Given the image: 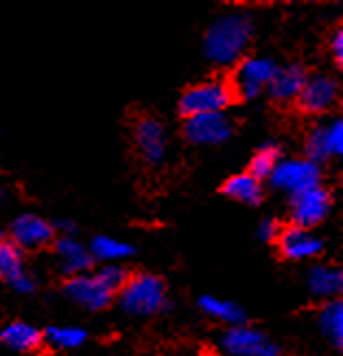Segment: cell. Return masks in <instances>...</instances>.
<instances>
[{"label": "cell", "instance_id": "5", "mask_svg": "<svg viewBox=\"0 0 343 356\" xmlns=\"http://www.w3.org/2000/svg\"><path fill=\"white\" fill-rule=\"evenodd\" d=\"M278 66L269 57H247L237 68V83H234V95L243 99H254L260 95L264 86H269L271 76L276 74Z\"/></svg>", "mask_w": 343, "mask_h": 356}, {"label": "cell", "instance_id": "16", "mask_svg": "<svg viewBox=\"0 0 343 356\" xmlns=\"http://www.w3.org/2000/svg\"><path fill=\"white\" fill-rule=\"evenodd\" d=\"M306 79H308V74L302 66H298V64L285 66V68L276 70L267 90L276 101H291V99H298Z\"/></svg>", "mask_w": 343, "mask_h": 356}, {"label": "cell", "instance_id": "11", "mask_svg": "<svg viewBox=\"0 0 343 356\" xmlns=\"http://www.w3.org/2000/svg\"><path fill=\"white\" fill-rule=\"evenodd\" d=\"M66 296L88 311H101L112 302V293L107 291L97 275L90 273H79L72 275L66 282Z\"/></svg>", "mask_w": 343, "mask_h": 356}, {"label": "cell", "instance_id": "1", "mask_svg": "<svg viewBox=\"0 0 343 356\" xmlns=\"http://www.w3.org/2000/svg\"><path fill=\"white\" fill-rule=\"evenodd\" d=\"M252 38V20L245 11H230L219 15L206 31L204 49L210 61L219 66L234 64L247 49Z\"/></svg>", "mask_w": 343, "mask_h": 356}, {"label": "cell", "instance_id": "10", "mask_svg": "<svg viewBox=\"0 0 343 356\" xmlns=\"http://www.w3.org/2000/svg\"><path fill=\"white\" fill-rule=\"evenodd\" d=\"M223 348L234 356H278L276 343L247 326H232L223 337Z\"/></svg>", "mask_w": 343, "mask_h": 356}, {"label": "cell", "instance_id": "18", "mask_svg": "<svg viewBox=\"0 0 343 356\" xmlns=\"http://www.w3.org/2000/svg\"><path fill=\"white\" fill-rule=\"evenodd\" d=\"M308 289L319 298H337L343 289V273L337 267L317 265L308 273Z\"/></svg>", "mask_w": 343, "mask_h": 356}, {"label": "cell", "instance_id": "6", "mask_svg": "<svg viewBox=\"0 0 343 356\" xmlns=\"http://www.w3.org/2000/svg\"><path fill=\"white\" fill-rule=\"evenodd\" d=\"M184 136L193 145H221L232 136V122L223 112L189 116L184 122Z\"/></svg>", "mask_w": 343, "mask_h": 356}, {"label": "cell", "instance_id": "32", "mask_svg": "<svg viewBox=\"0 0 343 356\" xmlns=\"http://www.w3.org/2000/svg\"><path fill=\"white\" fill-rule=\"evenodd\" d=\"M189 356H204V354H189Z\"/></svg>", "mask_w": 343, "mask_h": 356}, {"label": "cell", "instance_id": "9", "mask_svg": "<svg viewBox=\"0 0 343 356\" xmlns=\"http://www.w3.org/2000/svg\"><path fill=\"white\" fill-rule=\"evenodd\" d=\"M308 160L315 164L321 160H328L343 153V120L333 118L324 125H315L306 138Z\"/></svg>", "mask_w": 343, "mask_h": 356}, {"label": "cell", "instance_id": "20", "mask_svg": "<svg viewBox=\"0 0 343 356\" xmlns=\"http://www.w3.org/2000/svg\"><path fill=\"white\" fill-rule=\"evenodd\" d=\"M317 319H319L321 332L328 337L337 348H341L343 346V302L339 300L326 302Z\"/></svg>", "mask_w": 343, "mask_h": 356}, {"label": "cell", "instance_id": "17", "mask_svg": "<svg viewBox=\"0 0 343 356\" xmlns=\"http://www.w3.org/2000/svg\"><path fill=\"white\" fill-rule=\"evenodd\" d=\"M0 341L7 348L18 350V352H31L40 348L42 343V332L26 321H11L9 326L0 330Z\"/></svg>", "mask_w": 343, "mask_h": 356}, {"label": "cell", "instance_id": "31", "mask_svg": "<svg viewBox=\"0 0 343 356\" xmlns=\"http://www.w3.org/2000/svg\"><path fill=\"white\" fill-rule=\"evenodd\" d=\"M0 243H3V229H0Z\"/></svg>", "mask_w": 343, "mask_h": 356}, {"label": "cell", "instance_id": "3", "mask_svg": "<svg viewBox=\"0 0 343 356\" xmlns=\"http://www.w3.org/2000/svg\"><path fill=\"white\" fill-rule=\"evenodd\" d=\"M234 101V90L223 79H208L191 86L180 99V112L189 118L197 114L223 112Z\"/></svg>", "mask_w": 343, "mask_h": 356}, {"label": "cell", "instance_id": "12", "mask_svg": "<svg viewBox=\"0 0 343 356\" xmlns=\"http://www.w3.org/2000/svg\"><path fill=\"white\" fill-rule=\"evenodd\" d=\"M136 147L149 164H160L166 153V134L158 118L145 116L136 122L134 129Z\"/></svg>", "mask_w": 343, "mask_h": 356}, {"label": "cell", "instance_id": "28", "mask_svg": "<svg viewBox=\"0 0 343 356\" xmlns=\"http://www.w3.org/2000/svg\"><path fill=\"white\" fill-rule=\"evenodd\" d=\"M13 286V291L22 293V296H26V293H33L35 291V280L31 277L29 273H22L20 277H15L13 282H9Z\"/></svg>", "mask_w": 343, "mask_h": 356}, {"label": "cell", "instance_id": "13", "mask_svg": "<svg viewBox=\"0 0 343 356\" xmlns=\"http://www.w3.org/2000/svg\"><path fill=\"white\" fill-rule=\"evenodd\" d=\"M278 245H280V252L289 260H310V258H315L324 247V243L313 232L298 227V225L282 227V232H280V236H278Z\"/></svg>", "mask_w": 343, "mask_h": 356}, {"label": "cell", "instance_id": "7", "mask_svg": "<svg viewBox=\"0 0 343 356\" xmlns=\"http://www.w3.org/2000/svg\"><path fill=\"white\" fill-rule=\"evenodd\" d=\"M339 99V83L328 74H313L308 76L304 88L298 95L300 110L306 114H324Z\"/></svg>", "mask_w": 343, "mask_h": 356}, {"label": "cell", "instance_id": "2", "mask_svg": "<svg viewBox=\"0 0 343 356\" xmlns=\"http://www.w3.org/2000/svg\"><path fill=\"white\" fill-rule=\"evenodd\" d=\"M120 306L134 317H151L164 311L166 286L162 277L153 273H136L120 289Z\"/></svg>", "mask_w": 343, "mask_h": 356}, {"label": "cell", "instance_id": "29", "mask_svg": "<svg viewBox=\"0 0 343 356\" xmlns=\"http://www.w3.org/2000/svg\"><path fill=\"white\" fill-rule=\"evenodd\" d=\"M330 51L337 64H343V29H337L330 40Z\"/></svg>", "mask_w": 343, "mask_h": 356}, {"label": "cell", "instance_id": "24", "mask_svg": "<svg viewBox=\"0 0 343 356\" xmlns=\"http://www.w3.org/2000/svg\"><path fill=\"white\" fill-rule=\"evenodd\" d=\"M24 271V258L18 245L13 243H0V277H7L13 282L15 277H20Z\"/></svg>", "mask_w": 343, "mask_h": 356}, {"label": "cell", "instance_id": "25", "mask_svg": "<svg viewBox=\"0 0 343 356\" xmlns=\"http://www.w3.org/2000/svg\"><path fill=\"white\" fill-rule=\"evenodd\" d=\"M278 162H280V151L276 147L267 145V147H262V149H258L254 153L252 162H249V171L247 173L262 181L264 177H269L273 173V168H276Z\"/></svg>", "mask_w": 343, "mask_h": 356}, {"label": "cell", "instance_id": "15", "mask_svg": "<svg viewBox=\"0 0 343 356\" xmlns=\"http://www.w3.org/2000/svg\"><path fill=\"white\" fill-rule=\"evenodd\" d=\"M55 252L59 258L61 271L72 275L86 273L92 267V254L86 245H81L77 238L72 236H59L55 243Z\"/></svg>", "mask_w": 343, "mask_h": 356}, {"label": "cell", "instance_id": "14", "mask_svg": "<svg viewBox=\"0 0 343 356\" xmlns=\"http://www.w3.org/2000/svg\"><path fill=\"white\" fill-rule=\"evenodd\" d=\"M11 236L13 245L35 250V247H44L53 241V225L38 214H20L11 223Z\"/></svg>", "mask_w": 343, "mask_h": 356}, {"label": "cell", "instance_id": "27", "mask_svg": "<svg viewBox=\"0 0 343 356\" xmlns=\"http://www.w3.org/2000/svg\"><path fill=\"white\" fill-rule=\"evenodd\" d=\"M280 232H282V227H280V223L276 219H264L258 227V236L264 243H273V241H278Z\"/></svg>", "mask_w": 343, "mask_h": 356}, {"label": "cell", "instance_id": "26", "mask_svg": "<svg viewBox=\"0 0 343 356\" xmlns=\"http://www.w3.org/2000/svg\"><path fill=\"white\" fill-rule=\"evenodd\" d=\"M99 280H101V284L112 293L116 291H120L122 286H125V282L129 280V275H127V271H125L122 267H118V265H105V267H101L99 269V273H95Z\"/></svg>", "mask_w": 343, "mask_h": 356}, {"label": "cell", "instance_id": "21", "mask_svg": "<svg viewBox=\"0 0 343 356\" xmlns=\"http://www.w3.org/2000/svg\"><path fill=\"white\" fill-rule=\"evenodd\" d=\"M199 308L204 311L206 315L214 317V319H221L225 323H232V326H243L245 321V313L243 308L237 306L234 302L228 300H219V298H212V296H204L199 300Z\"/></svg>", "mask_w": 343, "mask_h": 356}, {"label": "cell", "instance_id": "22", "mask_svg": "<svg viewBox=\"0 0 343 356\" xmlns=\"http://www.w3.org/2000/svg\"><path fill=\"white\" fill-rule=\"evenodd\" d=\"M90 254L92 258H99L105 262H118V260L129 258L134 254V247L114 236H97L90 245Z\"/></svg>", "mask_w": 343, "mask_h": 356}, {"label": "cell", "instance_id": "19", "mask_svg": "<svg viewBox=\"0 0 343 356\" xmlns=\"http://www.w3.org/2000/svg\"><path fill=\"white\" fill-rule=\"evenodd\" d=\"M223 193L241 204H258L262 199V181L249 173H239L223 184Z\"/></svg>", "mask_w": 343, "mask_h": 356}, {"label": "cell", "instance_id": "23", "mask_svg": "<svg viewBox=\"0 0 343 356\" xmlns=\"http://www.w3.org/2000/svg\"><path fill=\"white\" fill-rule=\"evenodd\" d=\"M46 341L59 350H74L86 343L88 332L77 326H51L44 332Z\"/></svg>", "mask_w": 343, "mask_h": 356}, {"label": "cell", "instance_id": "30", "mask_svg": "<svg viewBox=\"0 0 343 356\" xmlns=\"http://www.w3.org/2000/svg\"><path fill=\"white\" fill-rule=\"evenodd\" d=\"M5 201H7V195L5 191H0V206H5Z\"/></svg>", "mask_w": 343, "mask_h": 356}, {"label": "cell", "instance_id": "8", "mask_svg": "<svg viewBox=\"0 0 343 356\" xmlns=\"http://www.w3.org/2000/svg\"><path fill=\"white\" fill-rule=\"evenodd\" d=\"M330 210V193L324 186H313L300 195L293 197V221L298 227L310 229L321 223Z\"/></svg>", "mask_w": 343, "mask_h": 356}, {"label": "cell", "instance_id": "4", "mask_svg": "<svg viewBox=\"0 0 343 356\" xmlns=\"http://www.w3.org/2000/svg\"><path fill=\"white\" fill-rule=\"evenodd\" d=\"M319 164L313 160L302 158V160H280L269 175L271 184L280 191H287L291 197L300 195L313 186H319Z\"/></svg>", "mask_w": 343, "mask_h": 356}]
</instances>
